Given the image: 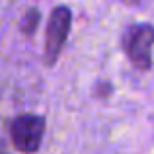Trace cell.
Masks as SVG:
<instances>
[{
	"instance_id": "cell-2",
	"label": "cell",
	"mask_w": 154,
	"mask_h": 154,
	"mask_svg": "<svg viewBox=\"0 0 154 154\" xmlns=\"http://www.w3.org/2000/svg\"><path fill=\"white\" fill-rule=\"evenodd\" d=\"M43 135H45V119L41 115L26 113V115H20L12 121L10 137L14 146L20 152L26 154L37 152L39 146H41Z\"/></svg>"
},
{
	"instance_id": "cell-1",
	"label": "cell",
	"mask_w": 154,
	"mask_h": 154,
	"mask_svg": "<svg viewBox=\"0 0 154 154\" xmlns=\"http://www.w3.org/2000/svg\"><path fill=\"white\" fill-rule=\"evenodd\" d=\"M154 27L148 23H135L127 29L123 37V49L129 60L140 70H148L152 64Z\"/></svg>"
},
{
	"instance_id": "cell-4",
	"label": "cell",
	"mask_w": 154,
	"mask_h": 154,
	"mask_svg": "<svg viewBox=\"0 0 154 154\" xmlns=\"http://www.w3.org/2000/svg\"><path fill=\"white\" fill-rule=\"evenodd\" d=\"M29 22V26L26 27L23 31H27V33H33V29H35V26H37V22H39V12L37 10H29L26 14V23Z\"/></svg>"
},
{
	"instance_id": "cell-3",
	"label": "cell",
	"mask_w": 154,
	"mask_h": 154,
	"mask_svg": "<svg viewBox=\"0 0 154 154\" xmlns=\"http://www.w3.org/2000/svg\"><path fill=\"white\" fill-rule=\"evenodd\" d=\"M72 23V14L70 8L66 6H57L51 12L49 22H47V35H45V63L51 66L57 59H59L63 45L68 37Z\"/></svg>"
}]
</instances>
